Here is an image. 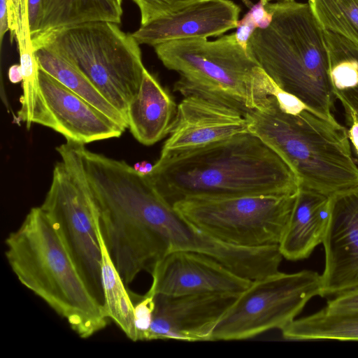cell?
Returning a JSON list of instances; mask_svg holds the SVG:
<instances>
[{
    "instance_id": "obj_4",
    "label": "cell",
    "mask_w": 358,
    "mask_h": 358,
    "mask_svg": "<svg viewBox=\"0 0 358 358\" xmlns=\"http://www.w3.org/2000/svg\"><path fill=\"white\" fill-rule=\"evenodd\" d=\"M265 6L273 20L268 28L255 31L248 54L282 90L336 122L324 31L309 3L278 1Z\"/></svg>"
},
{
    "instance_id": "obj_22",
    "label": "cell",
    "mask_w": 358,
    "mask_h": 358,
    "mask_svg": "<svg viewBox=\"0 0 358 358\" xmlns=\"http://www.w3.org/2000/svg\"><path fill=\"white\" fill-rule=\"evenodd\" d=\"M97 233L101 252V281L103 307L106 315L128 338L134 342L138 341L134 302L110 255L99 221L97 224Z\"/></svg>"
},
{
    "instance_id": "obj_14",
    "label": "cell",
    "mask_w": 358,
    "mask_h": 358,
    "mask_svg": "<svg viewBox=\"0 0 358 358\" xmlns=\"http://www.w3.org/2000/svg\"><path fill=\"white\" fill-rule=\"evenodd\" d=\"M38 79L45 107L41 125L61 134L67 142L85 145L120 137L125 131L41 69Z\"/></svg>"
},
{
    "instance_id": "obj_25",
    "label": "cell",
    "mask_w": 358,
    "mask_h": 358,
    "mask_svg": "<svg viewBox=\"0 0 358 358\" xmlns=\"http://www.w3.org/2000/svg\"><path fill=\"white\" fill-rule=\"evenodd\" d=\"M122 3V0H119ZM141 13V24L150 22L170 15L198 0H131Z\"/></svg>"
},
{
    "instance_id": "obj_13",
    "label": "cell",
    "mask_w": 358,
    "mask_h": 358,
    "mask_svg": "<svg viewBox=\"0 0 358 358\" xmlns=\"http://www.w3.org/2000/svg\"><path fill=\"white\" fill-rule=\"evenodd\" d=\"M239 294L155 295L148 341H210L212 333Z\"/></svg>"
},
{
    "instance_id": "obj_29",
    "label": "cell",
    "mask_w": 358,
    "mask_h": 358,
    "mask_svg": "<svg viewBox=\"0 0 358 358\" xmlns=\"http://www.w3.org/2000/svg\"><path fill=\"white\" fill-rule=\"evenodd\" d=\"M257 29L249 12L242 19L238 20L236 31L234 33L235 38L238 43L245 50H247L248 43Z\"/></svg>"
},
{
    "instance_id": "obj_3",
    "label": "cell",
    "mask_w": 358,
    "mask_h": 358,
    "mask_svg": "<svg viewBox=\"0 0 358 358\" xmlns=\"http://www.w3.org/2000/svg\"><path fill=\"white\" fill-rule=\"evenodd\" d=\"M5 243L6 259L18 280L80 338L106 327L109 319L103 305L90 291L41 206L31 208Z\"/></svg>"
},
{
    "instance_id": "obj_24",
    "label": "cell",
    "mask_w": 358,
    "mask_h": 358,
    "mask_svg": "<svg viewBox=\"0 0 358 358\" xmlns=\"http://www.w3.org/2000/svg\"><path fill=\"white\" fill-rule=\"evenodd\" d=\"M322 27L358 45V0H309Z\"/></svg>"
},
{
    "instance_id": "obj_32",
    "label": "cell",
    "mask_w": 358,
    "mask_h": 358,
    "mask_svg": "<svg viewBox=\"0 0 358 358\" xmlns=\"http://www.w3.org/2000/svg\"><path fill=\"white\" fill-rule=\"evenodd\" d=\"M9 31L8 0H0V41L1 44L4 34Z\"/></svg>"
},
{
    "instance_id": "obj_5",
    "label": "cell",
    "mask_w": 358,
    "mask_h": 358,
    "mask_svg": "<svg viewBox=\"0 0 358 358\" xmlns=\"http://www.w3.org/2000/svg\"><path fill=\"white\" fill-rule=\"evenodd\" d=\"M249 131L274 150L296 175L299 187L330 196L358 185L348 131L306 106L282 109L275 97L245 114Z\"/></svg>"
},
{
    "instance_id": "obj_16",
    "label": "cell",
    "mask_w": 358,
    "mask_h": 358,
    "mask_svg": "<svg viewBox=\"0 0 358 358\" xmlns=\"http://www.w3.org/2000/svg\"><path fill=\"white\" fill-rule=\"evenodd\" d=\"M240 13L231 0H198L131 34L139 45L153 47L169 41L207 38L236 28Z\"/></svg>"
},
{
    "instance_id": "obj_10",
    "label": "cell",
    "mask_w": 358,
    "mask_h": 358,
    "mask_svg": "<svg viewBox=\"0 0 358 358\" xmlns=\"http://www.w3.org/2000/svg\"><path fill=\"white\" fill-rule=\"evenodd\" d=\"M53 169L41 208L94 296L103 305L97 208L85 183L66 158Z\"/></svg>"
},
{
    "instance_id": "obj_23",
    "label": "cell",
    "mask_w": 358,
    "mask_h": 358,
    "mask_svg": "<svg viewBox=\"0 0 358 358\" xmlns=\"http://www.w3.org/2000/svg\"><path fill=\"white\" fill-rule=\"evenodd\" d=\"M281 331L286 340L358 341V310L333 312L323 308L295 319Z\"/></svg>"
},
{
    "instance_id": "obj_7",
    "label": "cell",
    "mask_w": 358,
    "mask_h": 358,
    "mask_svg": "<svg viewBox=\"0 0 358 358\" xmlns=\"http://www.w3.org/2000/svg\"><path fill=\"white\" fill-rule=\"evenodd\" d=\"M31 43L34 50L45 47L66 60L127 119L128 106L145 69L132 34L116 23L95 22L55 31Z\"/></svg>"
},
{
    "instance_id": "obj_26",
    "label": "cell",
    "mask_w": 358,
    "mask_h": 358,
    "mask_svg": "<svg viewBox=\"0 0 358 358\" xmlns=\"http://www.w3.org/2000/svg\"><path fill=\"white\" fill-rule=\"evenodd\" d=\"M155 293L150 287L144 295L131 292L134 305L135 324L138 341H148L150 329L155 309Z\"/></svg>"
},
{
    "instance_id": "obj_9",
    "label": "cell",
    "mask_w": 358,
    "mask_h": 358,
    "mask_svg": "<svg viewBox=\"0 0 358 358\" xmlns=\"http://www.w3.org/2000/svg\"><path fill=\"white\" fill-rule=\"evenodd\" d=\"M321 275L310 270L278 271L253 280L218 322L210 341L243 340L282 330L313 297L321 295Z\"/></svg>"
},
{
    "instance_id": "obj_19",
    "label": "cell",
    "mask_w": 358,
    "mask_h": 358,
    "mask_svg": "<svg viewBox=\"0 0 358 358\" xmlns=\"http://www.w3.org/2000/svg\"><path fill=\"white\" fill-rule=\"evenodd\" d=\"M119 0H43L39 27L31 41L55 31L95 22H121Z\"/></svg>"
},
{
    "instance_id": "obj_15",
    "label": "cell",
    "mask_w": 358,
    "mask_h": 358,
    "mask_svg": "<svg viewBox=\"0 0 358 358\" xmlns=\"http://www.w3.org/2000/svg\"><path fill=\"white\" fill-rule=\"evenodd\" d=\"M249 124L245 114L236 109L197 96H184L161 153L196 148L248 132Z\"/></svg>"
},
{
    "instance_id": "obj_21",
    "label": "cell",
    "mask_w": 358,
    "mask_h": 358,
    "mask_svg": "<svg viewBox=\"0 0 358 358\" xmlns=\"http://www.w3.org/2000/svg\"><path fill=\"white\" fill-rule=\"evenodd\" d=\"M39 69L48 73L73 93L108 116L124 130L127 117L79 71L55 52L39 47L34 50Z\"/></svg>"
},
{
    "instance_id": "obj_11",
    "label": "cell",
    "mask_w": 358,
    "mask_h": 358,
    "mask_svg": "<svg viewBox=\"0 0 358 358\" xmlns=\"http://www.w3.org/2000/svg\"><path fill=\"white\" fill-rule=\"evenodd\" d=\"M330 217L322 242V297L358 287V185L329 196Z\"/></svg>"
},
{
    "instance_id": "obj_2",
    "label": "cell",
    "mask_w": 358,
    "mask_h": 358,
    "mask_svg": "<svg viewBox=\"0 0 358 358\" xmlns=\"http://www.w3.org/2000/svg\"><path fill=\"white\" fill-rule=\"evenodd\" d=\"M170 205L194 198L296 193L287 163L250 131L206 145L160 155L145 175Z\"/></svg>"
},
{
    "instance_id": "obj_20",
    "label": "cell",
    "mask_w": 358,
    "mask_h": 358,
    "mask_svg": "<svg viewBox=\"0 0 358 358\" xmlns=\"http://www.w3.org/2000/svg\"><path fill=\"white\" fill-rule=\"evenodd\" d=\"M324 31L334 96L343 104L348 120H358V45L338 34Z\"/></svg>"
},
{
    "instance_id": "obj_17",
    "label": "cell",
    "mask_w": 358,
    "mask_h": 358,
    "mask_svg": "<svg viewBox=\"0 0 358 358\" xmlns=\"http://www.w3.org/2000/svg\"><path fill=\"white\" fill-rule=\"evenodd\" d=\"M329 217V196L299 187L278 244L282 257L290 261L309 257L315 248L322 243Z\"/></svg>"
},
{
    "instance_id": "obj_33",
    "label": "cell",
    "mask_w": 358,
    "mask_h": 358,
    "mask_svg": "<svg viewBox=\"0 0 358 358\" xmlns=\"http://www.w3.org/2000/svg\"><path fill=\"white\" fill-rule=\"evenodd\" d=\"M349 121L350 122V127L348 131V137L358 155V120L355 117H351Z\"/></svg>"
},
{
    "instance_id": "obj_8",
    "label": "cell",
    "mask_w": 358,
    "mask_h": 358,
    "mask_svg": "<svg viewBox=\"0 0 358 358\" xmlns=\"http://www.w3.org/2000/svg\"><path fill=\"white\" fill-rule=\"evenodd\" d=\"M297 192L194 198L180 201L173 206L188 222L213 238L241 247H263L280 243Z\"/></svg>"
},
{
    "instance_id": "obj_28",
    "label": "cell",
    "mask_w": 358,
    "mask_h": 358,
    "mask_svg": "<svg viewBox=\"0 0 358 358\" xmlns=\"http://www.w3.org/2000/svg\"><path fill=\"white\" fill-rule=\"evenodd\" d=\"M324 308L333 312L358 310V287L334 296Z\"/></svg>"
},
{
    "instance_id": "obj_35",
    "label": "cell",
    "mask_w": 358,
    "mask_h": 358,
    "mask_svg": "<svg viewBox=\"0 0 358 358\" xmlns=\"http://www.w3.org/2000/svg\"><path fill=\"white\" fill-rule=\"evenodd\" d=\"M133 167L136 172L141 175L145 176L152 171L153 165L147 161H142L134 164Z\"/></svg>"
},
{
    "instance_id": "obj_12",
    "label": "cell",
    "mask_w": 358,
    "mask_h": 358,
    "mask_svg": "<svg viewBox=\"0 0 358 358\" xmlns=\"http://www.w3.org/2000/svg\"><path fill=\"white\" fill-rule=\"evenodd\" d=\"M150 288L170 296L223 293L240 294L253 280L241 277L202 253L177 250L157 261L151 271Z\"/></svg>"
},
{
    "instance_id": "obj_1",
    "label": "cell",
    "mask_w": 358,
    "mask_h": 358,
    "mask_svg": "<svg viewBox=\"0 0 358 358\" xmlns=\"http://www.w3.org/2000/svg\"><path fill=\"white\" fill-rule=\"evenodd\" d=\"M85 183L110 255L126 285L165 255L162 233L173 206L145 176L122 160L68 143L58 148Z\"/></svg>"
},
{
    "instance_id": "obj_27",
    "label": "cell",
    "mask_w": 358,
    "mask_h": 358,
    "mask_svg": "<svg viewBox=\"0 0 358 358\" xmlns=\"http://www.w3.org/2000/svg\"><path fill=\"white\" fill-rule=\"evenodd\" d=\"M8 15L11 36L20 29L29 27L27 0H8Z\"/></svg>"
},
{
    "instance_id": "obj_31",
    "label": "cell",
    "mask_w": 358,
    "mask_h": 358,
    "mask_svg": "<svg viewBox=\"0 0 358 358\" xmlns=\"http://www.w3.org/2000/svg\"><path fill=\"white\" fill-rule=\"evenodd\" d=\"M31 39L38 31L41 15L43 0H27Z\"/></svg>"
},
{
    "instance_id": "obj_30",
    "label": "cell",
    "mask_w": 358,
    "mask_h": 358,
    "mask_svg": "<svg viewBox=\"0 0 358 358\" xmlns=\"http://www.w3.org/2000/svg\"><path fill=\"white\" fill-rule=\"evenodd\" d=\"M249 10V13L256 24L257 29H265L269 27L273 20V14L268 10L261 1L257 3H252Z\"/></svg>"
},
{
    "instance_id": "obj_36",
    "label": "cell",
    "mask_w": 358,
    "mask_h": 358,
    "mask_svg": "<svg viewBox=\"0 0 358 358\" xmlns=\"http://www.w3.org/2000/svg\"><path fill=\"white\" fill-rule=\"evenodd\" d=\"M271 1H274V0H261V1L262 2V3L264 5L267 4L268 3H269ZM277 1H294V0H277Z\"/></svg>"
},
{
    "instance_id": "obj_34",
    "label": "cell",
    "mask_w": 358,
    "mask_h": 358,
    "mask_svg": "<svg viewBox=\"0 0 358 358\" xmlns=\"http://www.w3.org/2000/svg\"><path fill=\"white\" fill-rule=\"evenodd\" d=\"M8 79L12 83L22 82L23 74L20 64H13L8 69Z\"/></svg>"
},
{
    "instance_id": "obj_18",
    "label": "cell",
    "mask_w": 358,
    "mask_h": 358,
    "mask_svg": "<svg viewBox=\"0 0 358 358\" xmlns=\"http://www.w3.org/2000/svg\"><path fill=\"white\" fill-rule=\"evenodd\" d=\"M178 105L170 94L146 69L138 92L130 101L128 128L141 144L152 145L169 135Z\"/></svg>"
},
{
    "instance_id": "obj_6",
    "label": "cell",
    "mask_w": 358,
    "mask_h": 358,
    "mask_svg": "<svg viewBox=\"0 0 358 358\" xmlns=\"http://www.w3.org/2000/svg\"><path fill=\"white\" fill-rule=\"evenodd\" d=\"M165 67L180 78L173 90L244 114L264 106L280 87L236 41L234 34L215 41L187 38L154 46Z\"/></svg>"
}]
</instances>
